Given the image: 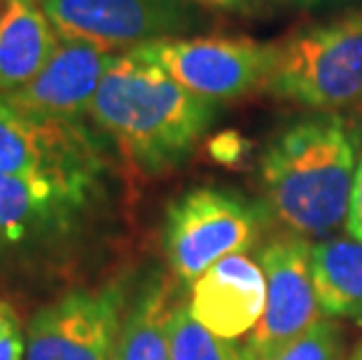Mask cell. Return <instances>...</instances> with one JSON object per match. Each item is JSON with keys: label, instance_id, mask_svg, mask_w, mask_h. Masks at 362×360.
<instances>
[{"label": "cell", "instance_id": "cell-17", "mask_svg": "<svg viewBox=\"0 0 362 360\" xmlns=\"http://www.w3.org/2000/svg\"><path fill=\"white\" fill-rule=\"evenodd\" d=\"M341 358V332L334 320L322 316L311 330L288 344L269 360H339Z\"/></svg>", "mask_w": 362, "mask_h": 360}, {"label": "cell", "instance_id": "cell-4", "mask_svg": "<svg viewBox=\"0 0 362 360\" xmlns=\"http://www.w3.org/2000/svg\"><path fill=\"white\" fill-rule=\"evenodd\" d=\"M136 52L159 64L194 96L220 103L267 89L279 45L245 35L164 37Z\"/></svg>", "mask_w": 362, "mask_h": 360}, {"label": "cell", "instance_id": "cell-8", "mask_svg": "<svg viewBox=\"0 0 362 360\" xmlns=\"http://www.w3.org/2000/svg\"><path fill=\"white\" fill-rule=\"evenodd\" d=\"M122 330V288L75 290L26 327L24 360H112Z\"/></svg>", "mask_w": 362, "mask_h": 360}, {"label": "cell", "instance_id": "cell-15", "mask_svg": "<svg viewBox=\"0 0 362 360\" xmlns=\"http://www.w3.org/2000/svg\"><path fill=\"white\" fill-rule=\"evenodd\" d=\"M168 304L164 286H150L122 320L112 360H171Z\"/></svg>", "mask_w": 362, "mask_h": 360}, {"label": "cell", "instance_id": "cell-6", "mask_svg": "<svg viewBox=\"0 0 362 360\" xmlns=\"http://www.w3.org/2000/svg\"><path fill=\"white\" fill-rule=\"evenodd\" d=\"M61 40L110 52L180 37L199 24V10L185 0H40Z\"/></svg>", "mask_w": 362, "mask_h": 360}, {"label": "cell", "instance_id": "cell-20", "mask_svg": "<svg viewBox=\"0 0 362 360\" xmlns=\"http://www.w3.org/2000/svg\"><path fill=\"white\" fill-rule=\"evenodd\" d=\"M192 5H206L215 7V10H227V12H248L257 0H185Z\"/></svg>", "mask_w": 362, "mask_h": 360}, {"label": "cell", "instance_id": "cell-12", "mask_svg": "<svg viewBox=\"0 0 362 360\" xmlns=\"http://www.w3.org/2000/svg\"><path fill=\"white\" fill-rule=\"evenodd\" d=\"M264 272L238 252L220 260L192 283L187 311L206 330L234 342L255 330L264 313Z\"/></svg>", "mask_w": 362, "mask_h": 360}, {"label": "cell", "instance_id": "cell-13", "mask_svg": "<svg viewBox=\"0 0 362 360\" xmlns=\"http://www.w3.org/2000/svg\"><path fill=\"white\" fill-rule=\"evenodd\" d=\"M61 37L35 0H7L0 12V98L47 66Z\"/></svg>", "mask_w": 362, "mask_h": 360}, {"label": "cell", "instance_id": "cell-16", "mask_svg": "<svg viewBox=\"0 0 362 360\" xmlns=\"http://www.w3.org/2000/svg\"><path fill=\"white\" fill-rule=\"evenodd\" d=\"M171 360H245L243 347L206 330L189 316L187 306H173L168 316Z\"/></svg>", "mask_w": 362, "mask_h": 360}, {"label": "cell", "instance_id": "cell-19", "mask_svg": "<svg viewBox=\"0 0 362 360\" xmlns=\"http://www.w3.org/2000/svg\"><path fill=\"white\" fill-rule=\"evenodd\" d=\"M346 225H349V234L353 236V239L362 243V157H360L358 168H356V180H353L351 206H349Z\"/></svg>", "mask_w": 362, "mask_h": 360}, {"label": "cell", "instance_id": "cell-22", "mask_svg": "<svg viewBox=\"0 0 362 360\" xmlns=\"http://www.w3.org/2000/svg\"><path fill=\"white\" fill-rule=\"evenodd\" d=\"M349 360H362V347H360V349H358L356 354H353V356H351Z\"/></svg>", "mask_w": 362, "mask_h": 360}, {"label": "cell", "instance_id": "cell-18", "mask_svg": "<svg viewBox=\"0 0 362 360\" xmlns=\"http://www.w3.org/2000/svg\"><path fill=\"white\" fill-rule=\"evenodd\" d=\"M26 337L19 330V320L5 302H0V360H24Z\"/></svg>", "mask_w": 362, "mask_h": 360}, {"label": "cell", "instance_id": "cell-14", "mask_svg": "<svg viewBox=\"0 0 362 360\" xmlns=\"http://www.w3.org/2000/svg\"><path fill=\"white\" fill-rule=\"evenodd\" d=\"M311 281L322 313L362 318V243L322 239L311 246Z\"/></svg>", "mask_w": 362, "mask_h": 360}, {"label": "cell", "instance_id": "cell-21", "mask_svg": "<svg viewBox=\"0 0 362 360\" xmlns=\"http://www.w3.org/2000/svg\"><path fill=\"white\" fill-rule=\"evenodd\" d=\"M288 3H297V5H304V7H311V5H318V3H325V0H288Z\"/></svg>", "mask_w": 362, "mask_h": 360}, {"label": "cell", "instance_id": "cell-2", "mask_svg": "<svg viewBox=\"0 0 362 360\" xmlns=\"http://www.w3.org/2000/svg\"><path fill=\"white\" fill-rule=\"evenodd\" d=\"M356 143L341 117H311L283 129L259 162L267 209L290 234L320 239L349 218Z\"/></svg>", "mask_w": 362, "mask_h": 360}, {"label": "cell", "instance_id": "cell-7", "mask_svg": "<svg viewBox=\"0 0 362 360\" xmlns=\"http://www.w3.org/2000/svg\"><path fill=\"white\" fill-rule=\"evenodd\" d=\"M267 302L243 344L245 360H269L322 318L311 281V248L297 234L279 236L262 250Z\"/></svg>", "mask_w": 362, "mask_h": 360}, {"label": "cell", "instance_id": "cell-11", "mask_svg": "<svg viewBox=\"0 0 362 360\" xmlns=\"http://www.w3.org/2000/svg\"><path fill=\"white\" fill-rule=\"evenodd\" d=\"M117 54L84 42L61 40L47 66L28 84L3 96L14 110L37 120L80 122Z\"/></svg>", "mask_w": 362, "mask_h": 360}, {"label": "cell", "instance_id": "cell-9", "mask_svg": "<svg viewBox=\"0 0 362 360\" xmlns=\"http://www.w3.org/2000/svg\"><path fill=\"white\" fill-rule=\"evenodd\" d=\"M101 157L80 122L37 120L0 98V173L98 178Z\"/></svg>", "mask_w": 362, "mask_h": 360}, {"label": "cell", "instance_id": "cell-3", "mask_svg": "<svg viewBox=\"0 0 362 360\" xmlns=\"http://www.w3.org/2000/svg\"><path fill=\"white\" fill-rule=\"evenodd\" d=\"M276 45L264 89L272 96L320 112L362 101V12L299 28Z\"/></svg>", "mask_w": 362, "mask_h": 360}, {"label": "cell", "instance_id": "cell-1", "mask_svg": "<svg viewBox=\"0 0 362 360\" xmlns=\"http://www.w3.org/2000/svg\"><path fill=\"white\" fill-rule=\"evenodd\" d=\"M89 120L143 175L173 171L215 120V103L194 96L155 61L117 54L98 87Z\"/></svg>", "mask_w": 362, "mask_h": 360}, {"label": "cell", "instance_id": "cell-10", "mask_svg": "<svg viewBox=\"0 0 362 360\" xmlns=\"http://www.w3.org/2000/svg\"><path fill=\"white\" fill-rule=\"evenodd\" d=\"M94 190L96 178L0 173V250L64 236Z\"/></svg>", "mask_w": 362, "mask_h": 360}, {"label": "cell", "instance_id": "cell-5", "mask_svg": "<svg viewBox=\"0 0 362 360\" xmlns=\"http://www.w3.org/2000/svg\"><path fill=\"white\" fill-rule=\"evenodd\" d=\"M259 216L234 192L194 187L168 206L166 255L180 281L194 283L213 265L252 246Z\"/></svg>", "mask_w": 362, "mask_h": 360}]
</instances>
